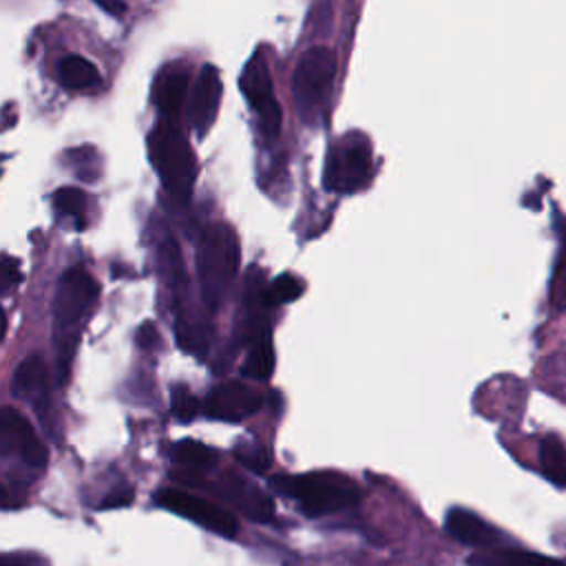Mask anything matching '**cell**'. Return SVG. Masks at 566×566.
Listing matches in <instances>:
<instances>
[{
	"label": "cell",
	"instance_id": "484cf974",
	"mask_svg": "<svg viewBox=\"0 0 566 566\" xmlns=\"http://www.w3.org/2000/svg\"><path fill=\"white\" fill-rule=\"evenodd\" d=\"M133 489L128 484H119L115 486L104 500H102V509H119V506H128L133 502Z\"/></svg>",
	"mask_w": 566,
	"mask_h": 566
},
{
	"label": "cell",
	"instance_id": "d4e9b609",
	"mask_svg": "<svg viewBox=\"0 0 566 566\" xmlns=\"http://www.w3.org/2000/svg\"><path fill=\"white\" fill-rule=\"evenodd\" d=\"M170 409H172V416L181 422H190L197 413H199V400L195 398V394H190L188 387L179 385V387H172V394H170Z\"/></svg>",
	"mask_w": 566,
	"mask_h": 566
},
{
	"label": "cell",
	"instance_id": "cb8c5ba5",
	"mask_svg": "<svg viewBox=\"0 0 566 566\" xmlns=\"http://www.w3.org/2000/svg\"><path fill=\"white\" fill-rule=\"evenodd\" d=\"M234 458L250 471L254 473H265L272 464V458L268 453L265 447L261 444H252V442H243L239 447H234Z\"/></svg>",
	"mask_w": 566,
	"mask_h": 566
},
{
	"label": "cell",
	"instance_id": "ffe728a7",
	"mask_svg": "<svg viewBox=\"0 0 566 566\" xmlns=\"http://www.w3.org/2000/svg\"><path fill=\"white\" fill-rule=\"evenodd\" d=\"M542 473L557 486H566V447L562 440L548 436L539 444Z\"/></svg>",
	"mask_w": 566,
	"mask_h": 566
},
{
	"label": "cell",
	"instance_id": "7402d4cb",
	"mask_svg": "<svg viewBox=\"0 0 566 566\" xmlns=\"http://www.w3.org/2000/svg\"><path fill=\"white\" fill-rule=\"evenodd\" d=\"M53 206L62 217H69L75 221V226L82 230L84 228V210H86V197L80 188H57L53 195Z\"/></svg>",
	"mask_w": 566,
	"mask_h": 566
},
{
	"label": "cell",
	"instance_id": "e0dca14e",
	"mask_svg": "<svg viewBox=\"0 0 566 566\" xmlns=\"http://www.w3.org/2000/svg\"><path fill=\"white\" fill-rule=\"evenodd\" d=\"M57 80L69 91H95L102 86L97 66L82 55H64L57 62Z\"/></svg>",
	"mask_w": 566,
	"mask_h": 566
},
{
	"label": "cell",
	"instance_id": "9a60e30c",
	"mask_svg": "<svg viewBox=\"0 0 566 566\" xmlns=\"http://www.w3.org/2000/svg\"><path fill=\"white\" fill-rule=\"evenodd\" d=\"M188 91V71L179 66H168L159 71L155 84H153V102L164 113V117L170 122L179 115L184 97Z\"/></svg>",
	"mask_w": 566,
	"mask_h": 566
},
{
	"label": "cell",
	"instance_id": "f546056e",
	"mask_svg": "<svg viewBox=\"0 0 566 566\" xmlns=\"http://www.w3.org/2000/svg\"><path fill=\"white\" fill-rule=\"evenodd\" d=\"M553 303L557 307H566V265H562L555 285H553Z\"/></svg>",
	"mask_w": 566,
	"mask_h": 566
},
{
	"label": "cell",
	"instance_id": "8fae6325",
	"mask_svg": "<svg viewBox=\"0 0 566 566\" xmlns=\"http://www.w3.org/2000/svg\"><path fill=\"white\" fill-rule=\"evenodd\" d=\"M221 93H223V84H221L219 69L212 66V64H203L197 80H195L192 95H190V106H188L190 126L201 137L208 133V128L212 126V122L217 117Z\"/></svg>",
	"mask_w": 566,
	"mask_h": 566
},
{
	"label": "cell",
	"instance_id": "3957f363",
	"mask_svg": "<svg viewBox=\"0 0 566 566\" xmlns=\"http://www.w3.org/2000/svg\"><path fill=\"white\" fill-rule=\"evenodd\" d=\"M146 148L150 166L159 175L164 188L177 201L186 203L197 179V159L184 133L172 122L161 119L148 133Z\"/></svg>",
	"mask_w": 566,
	"mask_h": 566
},
{
	"label": "cell",
	"instance_id": "6da1fadb",
	"mask_svg": "<svg viewBox=\"0 0 566 566\" xmlns=\"http://www.w3.org/2000/svg\"><path fill=\"white\" fill-rule=\"evenodd\" d=\"M99 294L97 281L82 268L66 270L53 296V343L57 354V382L64 385L80 338L82 323Z\"/></svg>",
	"mask_w": 566,
	"mask_h": 566
},
{
	"label": "cell",
	"instance_id": "8992f818",
	"mask_svg": "<svg viewBox=\"0 0 566 566\" xmlns=\"http://www.w3.org/2000/svg\"><path fill=\"white\" fill-rule=\"evenodd\" d=\"M336 77V55L329 46L307 49L294 71L292 93L301 115H314L327 99Z\"/></svg>",
	"mask_w": 566,
	"mask_h": 566
},
{
	"label": "cell",
	"instance_id": "30bf717a",
	"mask_svg": "<svg viewBox=\"0 0 566 566\" xmlns=\"http://www.w3.org/2000/svg\"><path fill=\"white\" fill-rule=\"evenodd\" d=\"M0 440L4 453L20 455L31 469H42L46 464V447L35 436L31 422L15 407H4L0 413Z\"/></svg>",
	"mask_w": 566,
	"mask_h": 566
},
{
	"label": "cell",
	"instance_id": "7c38bea8",
	"mask_svg": "<svg viewBox=\"0 0 566 566\" xmlns=\"http://www.w3.org/2000/svg\"><path fill=\"white\" fill-rule=\"evenodd\" d=\"M214 491L254 522H272L274 517V504L270 495L239 475H223L214 484Z\"/></svg>",
	"mask_w": 566,
	"mask_h": 566
},
{
	"label": "cell",
	"instance_id": "44dd1931",
	"mask_svg": "<svg viewBox=\"0 0 566 566\" xmlns=\"http://www.w3.org/2000/svg\"><path fill=\"white\" fill-rule=\"evenodd\" d=\"M172 458L190 469H210L217 462V451L199 440H181L172 449Z\"/></svg>",
	"mask_w": 566,
	"mask_h": 566
},
{
	"label": "cell",
	"instance_id": "83f0119b",
	"mask_svg": "<svg viewBox=\"0 0 566 566\" xmlns=\"http://www.w3.org/2000/svg\"><path fill=\"white\" fill-rule=\"evenodd\" d=\"M0 566H46V562L40 555L33 553H4Z\"/></svg>",
	"mask_w": 566,
	"mask_h": 566
},
{
	"label": "cell",
	"instance_id": "5b68a950",
	"mask_svg": "<svg viewBox=\"0 0 566 566\" xmlns=\"http://www.w3.org/2000/svg\"><path fill=\"white\" fill-rule=\"evenodd\" d=\"M371 177V146L360 133L336 139L325 159L323 184L327 190L345 195L367 186Z\"/></svg>",
	"mask_w": 566,
	"mask_h": 566
},
{
	"label": "cell",
	"instance_id": "ba28073f",
	"mask_svg": "<svg viewBox=\"0 0 566 566\" xmlns=\"http://www.w3.org/2000/svg\"><path fill=\"white\" fill-rule=\"evenodd\" d=\"M157 502L181 515V517H188L192 522H197L199 526L217 533V535H223V537H234L237 531H239V524H237V517L226 511L223 506L210 502V500H203L199 495H192L188 491H181V489H161L157 495Z\"/></svg>",
	"mask_w": 566,
	"mask_h": 566
},
{
	"label": "cell",
	"instance_id": "7a4b0ae2",
	"mask_svg": "<svg viewBox=\"0 0 566 566\" xmlns=\"http://www.w3.org/2000/svg\"><path fill=\"white\" fill-rule=\"evenodd\" d=\"M272 486L296 500L301 511L310 517H323L345 511L360 500V489L354 480L336 471H312L301 475H276Z\"/></svg>",
	"mask_w": 566,
	"mask_h": 566
},
{
	"label": "cell",
	"instance_id": "52a82bcc",
	"mask_svg": "<svg viewBox=\"0 0 566 566\" xmlns=\"http://www.w3.org/2000/svg\"><path fill=\"white\" fill-rule=\"evenodd\" d=\"M239 88L243 97L250 102L252 111L256 113L259 128L265 137H276L281 133L283 113L272 91V75L268 69V60L261 51H256L250 62L243 66L239 77Z\"/></svg>",
	"mask_w": 566,
	"mask_h": 566
},
{
	"label": "cell",
	"instance_id": "d6986e66",
	"mask_svg": "<svg viewBox=\"0 0 566 566\" xmlns=\"http://www.w3.org/2000/svg\"><path fill=\"white\" fill-rule=\"evenodd\" d=\"M241 371L254 380H270V376L274 371V347H272L270 332H263L250 345V354H248Z\"/></svg>",
	"mask_w": 566,
	"mask_h": 566
},
{
	"label": "cell",
	"instance_id": "ac0fdd59",
	"mask_svg": "<svg viewBox=\"0 0 566 566\" xmlns=\"http://www.w3.org/2000/svg\"><path fill=\"white\" fill-rule=\"evenodd\" d=\"M175 340L184 352L201 358L208 352V327L195 316L179 314L175 323Z\"/></svg>",
	"mask_w": 566,
	"mask_h": 566
},
{
	"label": "cell",
	"instance_id": "2e32d148",
	"mask_svg": "<svg viewBox=\"0 0 566 566\" xmlns=\"http://www.w3.org/2000/svg\"><path fill=\"white\" fill-rule=\"evenodd\" d=\"M469 566H566L559 559L524 548H484L469 557Z\"/></svg>",
	"mask_w": 566,
	"mask_h": 566
},
{
	"label": "cell",
	"instance_id": "4fadbf2b",
	"mask_svg": "<svg viewBox=\"0 0 566 566\" xmlns=\"http://www.w3.org/2000/svg\"><path fill=\"white\" fill-rule=\"evenodd\" d=\"M444 528L451 537H455L462 544L484 548H497V542L502 539L500 531L491 526L486 520L475 515L467 509H451L444 517Z\"/></svg>",
	"mask_w": 566,
	"mask_h": 566
},
{
	"label": "cell",
	"instance_id": "4dcf8cb0",
	"mask_svg": "<svg viewBox=\"0 0 566 566\" xmlns=\"http://www.w3.org/2000/svg\"><path fill=\"white\" fill-rule=\"evenodd\" d=\"M95 7H99L102 11L113 13V15H124V13H126V9H128L124 2H108V0H106V2L97 0V2H95Z\"/></svg>",
	"mask_w": 566,
	"mask_h": 566
},
{
	"label": "cell",
	"instance_id": "4316f807",
	"mask_svg": "<svg viewBox=\"0 0 566 566\" xmlns=\"http://www.w3.org/2000/svg\"><path fill=\"white\" fill-rule=\"evenodd\" d=\"M20 281V261L4 254L2 256V292H9Z\"/></svg>",
	"mask_w": 566,
	"mask_h": 566
},
{
	"label": "cell",
	"instance_id": "277c9868",
	"mask_svg": "<svg viewBox=\"0 0 566 566\" xmlns=\"http://www.w3.org/2000/svg\"><path fill=\"white\" fill-rule=\"evenodd\" d=\"M241 261L239 237L228 223H210L199 239L197 274L208 307H219Z\"/></svg>",
	"mask_w": 566,
	"mask_h": 566
},
{
	"label": "cell",
	"instance_id": "603a6c76",
	"mask_svg": "<svg viewBox=\"0 0 566 566\" xmlns=\"http://www.w3.org/2000/svg\"><path fill=\"white\" fill-rule=\"evenodd\" d=\"M301 292H303V283H301L294 274L285 272V274H279V276L265 287L263 301H265V307H272V305H281V303L294 301Z\"/></svg>",
	"mask_w": 566,
	"mask_h": 566
},
{
	"label": "cell",
	"instance_id": "f1b7e54d",
	"mask_svg": "<svg viewBox=\"0 0 566 566\" xmlns=\"http://www.w3.org/2000/svg\"><path fill=\"white\" fill-rule=\"evenodd\" d=\"M159 343V334L155 329L153 323H144L139 329H137V345L142 349H153L155 345Z\"/></svg>",
	"mask_w": 566,
	"mask_h": 566
},
{
	"label": "cell",
	"instance_id": "5bb4252c",
	"mask_svg": "<svg viewBox=\"0 0 566 566\" xmlns=\"http://www.w3.org/2000/svg\"><path fill=\"white\" fill-rule=\"evenodd\" d=\"M11 394L42 407L49 398V367L42 356L29 354L11 376Z\"/></svg>",
	"mask_w": 566,
	"mask_h": 566
},
{
	"label": "cell",
	"instance_id": "9c48e42d",
	"mask_svg": "<svg viewBox=\"0 0 566 566\" xmlns=\"http://www.w3.org/2000/svg\"><path fill=\"white\" fill-rule=\"evenodd\" d=\"M263 407V394L245 382L230 380L212 387L203 400V413L214 420L241 422Z\"/></svg>",
	"mask_w": 566,
	"mask_h": 566
}]
</instances>
